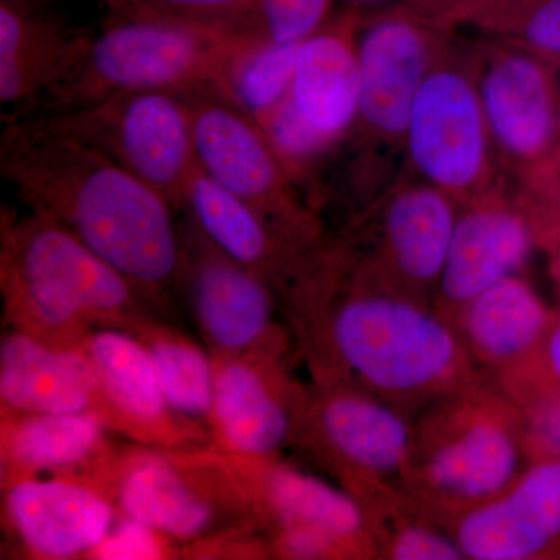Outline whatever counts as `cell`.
Wrapping results in <instances>:
<instances>
[{"label": "cell", "instance_id": "1", "mask_svg": "<svg viewBox=\"0 0 560 560\" xmlns=\"http://www.w3.org/2000/svg\"><path fill=\"white\" fill-rule=\"evenodd\" d=\"M0 172L36 215L60 224L147 298L179 280L183 235L160 191L38 121H7Z\"/></svg>", "mask_w": 560, "mask_h": 560}, {"label": "cell", "instance_id": "2", "mask_svg": "<svg viewBox=\"0 0 560 560\" xmlns=\"http://www.w3.org/2000/svg\"><path fill=\"white\" fill-rule=\"evenodd\" d=\"M0 283L14 330L81 348L98 327L128 329L147 298L60 224L3 215Z\"/></svg>", "mask_w": 560, "mask_h": 560}, {"label": "cell", "instance_id": "3", "mask_svg": "<svg viewBox=\"0 0 560 560\" xmlns=\"http://www.w3.org/2000/svg\"><path fill=\"white\" fill-rule=\"evenodd\" d=\"M260 38L254 32L206 27L143 11L110 13L72 79L33 116L125 92L226 95L232 66Z\"/></svg>", "mask_w": 560, "mask_h": 560}, {"label": "cell", "instance_id": "4", "mask_svg": "<svg viewBox=\"0 0 560 560\" xmlns=\"http://www.w3.org/2000/svg\"><path fill=\"white\" fill-rule=\"evenodd\" d=\"M27 119L101 151L160 191L173 208H183L187 187L198 168L187 95L125 92Z\"/></svg>", "mask_w": 560, "mask_h": 560}, {"label": "cell", "instance_id": "5", "mask_svg": "<svg viewBox=\"0 0 560 560\" xmlns=\"http://www.w3.org/2000/svg\"><path fill=\"white\" fill-rule=\"evenodd\" d=\"M127 453L116 459L110 492L125 517L165 539L202 541L237 512L256 506L223 453Z\"/></svg>", "mask_w": 560, "mask_h": 560}, {"label": "cell", "instance_id": "6", "mask_svg": "<svg viewBox=\"0 0 560 560\" xmlns=\"http://www.w3.org/2000/svg\"><path fill=\"white\" fill-rule=\"evenodd\" d=\"M330 330L342 363L377 389L418 393L458 370L460 350L451 329L407 301L350 296L335 311Z\"/></svg>", "mask_w": 560, "mask_h": 560}, {"label": "cell", "instance_id": "7", "mask_svg": "<svg viewBox=\"0 0 560 560\" xmlns=\"http://www.w3.org/2000/svg\"><path fill=\"white\" fill-rule=\"evenodd\" d=\"M187 98L198 167L290 242L307 238L311 217L294 197L293 176L264 128L221 92H197Z\"/></svg>", "mask_w": 560, "mask_h": 560}, {"label": "cell", "instance_id": "8", "mask_svg": "<svg viewBox=\"0 0 560 560\" xmlns=\"http://www.w3.org/2000/svg\"><path fill=\"white\" fill-rule=\"evenodd\" d=\"M405 139L415 167L448 195L485 180L490 132L477 80L456 66L433 65L412 103Z\"/></svg>", "mask_w": 560, "mask_h": 560}, {"label": "cell", "instance_id": "9", "mask_svg": "<svg viewBox=\"0 0 560 560\" xmlns=\"http://www.w3.org/2000/svg\"><path fill=\"white\" fill-rule=\"evenodd\" d=\"M94 35L70 24L50 0H0L3 124L38 113L79 70Z\"/></svg>", "mask_w": 560, "mask_h": 560}, {"label": "cell", "instance_id": "10", "mask_svg": "<svg viewBox=\"0 0 560 560\" xmlns=\"http://www.w3.org/2000/svg\"><path fill=\"white\" fill-rule=\"evenodd\" d=\"M81 349L97 375L98 416L108 429L167 451H184L205 441L197 423L172 410L149 350L130 330L98 327L88 335Z\"/></svg>", "mask_w": 560, "mask_h": 560}, {"label": "cell", "instance_id": "11", "mask_svg": "<svg viewBox=\"0 0 560 560\" xmlns=\"http://www.w3.org/2000/svg\"><path fill=\"white\" fill-rule=\"evenodd\" d=\"M552 68L517 46L493 55L477 81L490 139L515 164L537 173L560 151V92Z\"/></svg>", "mask_w": 560, "mask_h": 560}, {"label": "cell", "instance_id": "12", "mask_svg": "<svg viewBox=\"0 0 560 560\" xmlns=\"http://www.w3.org/2000/svg\"><path fill=\"white\" fill-rule=\"evenodd\" d=\"M183 268L191 308L215 355L231 357L268 345L271 287L217 249L191 224L183 235Z\"/></svg>", "mask_w": 560, "mask_h": 560}, {"label": "cell", "instance_id": "13", "mask_svg": "<svg viewBox=\"0 0 560 560\" xmlns=\"http://www.w3.org/2000/svg\"><path fill=\"white\" fill-rule=\"evenodd\" d=\"M456 541L469 559L560 558V458L537 455L506 493L464 517Z\"/></svg>", "mask_w": 560, "mask_h": 560}, {"label": "cell", "instance_id": "14", "mask_svg": "<svg viewBox=\"0 0 560 560\" xmlns=\"http://www.w3.org/2000/svg\"><path fill=\"white\" fill-rule=\"evenodd\" d=\"M215 388L209 425L224 455L267 460L289 440L293 412L264 348L213 357Z\"/></svg>", "mask_w": 560, "mask_h": 560}, {"label": "cell", "instance_id": "15", "mask_svg": "<svg viewBox=\"0 0 560 560\" xmlns=\"http://www.w3.org/2000/svg\"><path fill=\"white\" fill-rule=\"evenodd\" d=\"M357 50L359 121L383 138H405L412 103L433 68L429 33L411 18L386 16L363 28Z\"/></svg>", "mask_w": 560, "mask_h": 560}, {"label": "cell", "instance_id": "16", "mask_svg": "<svg viewBox=\"0 0 560 560\" xmlns=\"http://www.w3.org/2000/svg\"><path fill=\"white\" fill-rule=\"evenodd\" d=\"M7 512L25 548L40 559L92 555L108 536L114 508L86 482L25 478L7 486Z\"/></svg>", "mask_w": 560, "mask_h": 560}, {"label": "cell", "instance_id": "17", "mask_svg": "<svg viewBox=\"0 0 560 560\" xmlns=\"http://www.w3.org/2000/svg\"><path fill=\"white\" fill-rule=\"evenodd\" d=\"M2 429V471L7 486L39 474L79 481L80 471L88 485H91L88 475L92 474L110 490L117 458H106L108 427L94 412L51 415L3 410Z\"/></svg>", "mask_w": 560, "mask_h": 560}, {"label": "cell", "instance_id": "18", "mask_svg": "<svg viewBox=\"0 0 560 560\" xmlns=\"http://www.w3.org/2000/svg\"><path fill=\"white\" fill-rule=\"evenodd\" d=\"M0 397L7 411L101 415L97 375L84 350L58 348L20 330L0 345Z\"/></svg>", "mask_w": 560, "mask_h": 560}, {"label": "cell", "instance_id": "19", "mask_svg": "<svg viewBox=\"0 0 560 560\" xmlns=\"http://www.w3.org/2000/svg\"><path fill=\"white\" fill-rule=\"evenodd\" d=\"M360 95L352 22L326 24L302 40L285 103L329 149L359 121Z\"/></svg>", "mask_w": 560, "mask_h": 560}, {"label": "cell", "instance_id": "20", "mask_svg": "<svg viewBox=\"0 0 560 560\" xmlns=\"http://www.w3.org/2000/svg\"><path fill=\"white\" fill-rule=\"evenodd\" d=\"M230 459L256 508L264 504L278 530L312 534L335 552L363 529L357 501L327 482L290 467L267 466V460Z\"/></svg>", "mask_w": 560, "mask_h": 560}, {"label": "cell", "instance_id": "21", "mask_svg": "<svg viewBox=\"0 0 560 560\" xmlns=\"http://www.w3.org/2000/svg\"><path fill=\"white\" fill-rule=\"evenodd\" d=\"M534 234L521 213L480 208L458 217L441 275L445 300L466 305L528 260Z\"/></svg>", "mask_w": 560, "mask_h": 560}, {"label": "cell", "instance_id": "22", "mask_svg": "<svg viewBox=\"0 0 560 560\" xmlns=\"http://www.w3.org/2000/svg\"><path fill=\"white\" fill-rule=\"evenodd\" d=\"M183 208L191 224L230 259L272 285L294 268L293 242L272 230L249 205L209 178L200 167L191 176Z\"/></svg>", "mask_w": 560, "mask_h": 560}, {"label": "cell", "instance_id": "23", "mask_svg": "<svg viewBox=\"0 0 560 560\" xmlns=\"http://www.w3.org/2000/svg\"><path fill=\"white\" fill-rule=\"evenodd\" d=\"M521 456V442L511 427L478 418L434 447L423 464V480L444 499L489 500L515 481Z\"/></svg>", "mask_w": 560, "mask_h": 560}, {"label": "cell", "instance_id": "24", "mask_svg": "<svg viewBox=\"0 0 560 560\" xmlns=\"http://www.w3.org/2000/svg\"><path fill=\"white\" fill-rule=\"evenodd\" d=\"M318 427L331 451L352 466L394 474L407 463L410 430L381 401L338 390L320 401Z\"/></svg>", "mask_w": 560, "mask_h": 560}, {"label": "cell", "instance_id": "25", "mask_svg": "<svg viewBox=\"0 0 560 560\" xmlns=\"http://www.w3.org/2000/svg\"><path fill=\"white\" fill-rule=\"evenodd\" d=\"M456 221L451 195L431 184L393 198L386 208V242L405 278L419 283L441 279Z\"/></svg>", "mask_w": 560, "mask_h": 560}, {"label": "cell", "instance_id": "26", "mask_svg": "<svg viewBox=\"0 0 560 560\" xmlns=\"http://www.w3.org/2000/svg\"><path fill=\"white\" fill-rule=\"evenodd\" d=\"M552 315L522 279L500 280L466 304V331L478 352L495 361L526 360Z\"/></svg>", "mask_w": 560, "mask_h": 560}, {"label": "cell", "instance_id": "27", "mask_svg": "<svg viewBox=\"0 0 560 560\" xmlns=\"http://www.w3.org/2000/svg\"><path fill=\"white\" fill-rule=\"evenodd\" d=\"M128 330L149 350L162 393L173 411L209 423L215 388V361L178 331L138 319Z\"/></svg>", "mask_w": 560, "mask_h": 560}, {"label": "cell", "instance_id": "28", "mask_svg": "<svg viewBox=\"0 0 560 560\" xmlns=\"http://www.w3.org/2000/svg\"><path fill=\"white\" fill-rule=\"evenodd\" d=\"M301 43L264 38L250 44L232 66L226 97L264 125L289 95Z\"/></svg>", "mask_w": 560, "mask_h": 560}, {"label": "cell", "instance_id": "29", "mask_svg": "<svg viewBox=\"0 0 560 560\" xmlns=\"http://www.w3.org/2000/svg\"><path fill=\"white\" fill-rule=\"evenodd\" d=\"M452 14L481 22L560 66V0H453Z\"/></svg>", "mask_w": 560, "mask_h": 560}, {"label": "cell", "instance_id": "30", "mask_svg": "<svg viewBox=\"0 0 560 560\" xmlns=\"http://www.w3.org/2000/svg\"><path fill=\"white\" fill-rule=\"evenodd\" d=\"M108 9L110 13L143 11L206 27L254 32L256 0H117Z\"/></svg>", "mask_w": 560, "mask_h": 560}, {"label": "cell", "instance_id": "31", "mask_svg": "<svg viewBox=\"0 0 560 560\" xmlns=\"http://www.w3.org/2000/svg\"><path fill=\"white\" fill-rule=\"evenodd\" d=\"M331 3L334 0H256L254 32L271 43H302L327 24Z\"/></svg>", "mask_w": 560, "mask_h": 560}, {"label": "cell", "instance_id": "32", "mask_svg": "<svg viewBox=\"0 0 560 560\" xmlns=\"http://www.w3.org/2000/svg\"><path fill=\"white\" fill-rule=\"evenodd\" d=\"M523 363L528 378L526 407L560 412V315H552L539 346Z\"/></svg>", "mask_w": 560, "mask_h": 560}, {"label": "cell", "instance_id": "33", "mask_svg": "<svg viewBox=\"0 0 560 560\" xmlns=\"http://www.w3.org/2000/svg\"><path fill=\"white\" fill-rule=\"evenodd\" d=\"M158 537L164 536L127 517V522L121 523L120 528L114 533L109 530L106 539L92 555L106 559L161 558L164 551H162V545L158 541Z\"/></svg>", "mask_w": 560, "mask_h": 560}, {"label": "cell", "instance_id": "34", "mask_svg": "<svg viewBox=\"0 0 560 560\" xmlns=\"http://www.w3.org/2000/svg\"><path fill=\"white\" fill-rule=\"evenodd\" d=\"M397 560H459L466 558L458 541L436 530L405 528L394 537L389 550Z\"/></svg>", "mask_w": 560, "mask_h": 560}, {"label": "cell", "instance_id": "35", "mask_svg": "<svg viewBox=\"0 0 560 560\" xmlns=\"http://www.w3.org/2000/svg\"><path fill=\"white\" fill-rule=\"evenodd\" d=\"M530 447L536 455L560 458V412L545 407L526 410Z\"/></svg>", "mask_w": 560, "mask_h": 560}, {"label": "cell", "instance_id": "36", "mask_svg": "<svg viewBox=\"0 0 560 560\" xmlns=\"http://www.w3.org/2000/svg\"><path fill=\"white\" fill-rule=\"evenodd\" d=\"M556 275H558V279H559V283H560V238H559L558 254H556Z\"/></svg>", "mask_w": 560, "mask_h": 560}, {"label": "cell", "instance_id": "37", "mask_svg": "<svg viewBox=\"0 0 560 560\" xmlns=\"http://www.w3.org/2000/svg\"><path fill=\"white\" fill-rule=\"evenodd\" d=\"M353 2H359V3H377V2H383V0H353Z\"/></svg>", "mask_w": 560, "mask_h": 560}, {"label": "cell", "instance_id": "38", "mask_svg": "<svg viewBox=\"0 0 560 560\" xmlns=\"http://www.w3.org/2000/svg\"><path fill=\"white\" fill-rule=\"evenodd\" d=\"M558 121H559V132H560V98H559Z\"/></svg>", "mask_w": 560, "mask_h": 560}, {"label": "cell", "instance_id": "39", "mask_svg": "<svg viewBox=\"0 0 560 560\" xmlns=\"http://www.w3.org/2000/svg\"><path fill=\"white\" fill-rule=\"evenodd\" d=\"M106 5H109V3L116 2V0H105Z\"/></svg>", "mask_w": 560, "mask_h": 560}]
</instances>
